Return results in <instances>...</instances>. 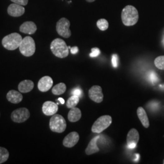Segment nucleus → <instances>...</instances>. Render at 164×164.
Returning a JSON list of instances; mask_svg holds the SVG:
<instances>
[{"label":"nucleus","instance_id":"1","mask_svg":"<svg viewBox=\"0 0 164 164\" xmlns=\"http://www.w3.org/2000/svg\"><path fill=\"white\" fill-rule=\"evenodd\" d=\"M121 18L126 26H132L136 24L139 20V12L136 8L131 5L125 6L122 11Z\"/></svg>","mask_w":164,"mask_h":164},{"label":"nucleus","instance_id":"2","mask_svg":"<svg viewBox=\"0 0 164 164\" xmlns=\"http://www.w3.org/2000/svg\"><path fill=\"white\" fill-rule=\"evenodd\" d=\"M51 50L57 57L63 58L69 55V48L66 42L61 39H56L51 43Z\"/></svg>","mask_w":164,"mask_h":164},{"label":"nucleus","instance_id":"3","mask_svg":"<svg viewBox=\"0 0 164 164\" xmlns=\"http://www.w3.org/2000/svg\"><path fill=\"white\" fill-rule=\"evenodd\" d=\"M23 38L18 33H12L4 37L2 40L3 47L9 51H14L19 48Z\"/></svg>","mask_w":164,"mask_h":164},{"label":"nucleus","instance_id":"4","mask_svg":"<svg viewBox=\"0 0 164 164\" xmlns=\"http://www.w3.org/2000/svg\"><path fill=\"white\" fill-rule=\"evenodd\" d=\"M49 127L52 131L62 133L66 128V122L62 116L55 114L50 119Z\"/></svg>","mask_w":164,"mask_h":164},{"label":"nucleus","instance_id":"5","mask_svg":"<svg viewBox=\"0 0 164 164\" xmlns=\"http://www.w3.org/2000/svg\"><path fill=\"white\" fill-rule=\"evenodd\" d=\"M19 49L21 54L25 57H30L35 52V43L34 39L29 36L23 39L19 46Z\"/></svg>","mask_w":164,"mask_h":164},{"label":"nucleus","instance_id":"6","mask_svg":"<svg viewBox=\"0 0 164 164\" xmlns=\"http://www.w3.org/2000/svg\"><path fill=\"white\" fill-rule=\"evenodd\" d=\"M111 123L112 117L110 116H102L98 118L96 122L93 123L91 128V131L94 133L99 134L108 128Z\"/></svg>","mask_w":164,"mask_h":164},{"label":"nucleus","instance_id":"7","mask_svg":"<svg viewBox=\"0 0 164 164\" xmlns=\"http://www.w3.org/2000/svg\"><path fill=\"white\" fill-rule=\"evenodd\" d=\"M71 23L66 18H62L58 21L56 25V30L58 35L68 39L71 35V31L69 29Z\"/></svg>","mask_w":164,"mask_h":164},{"label":"nucleus","instance_id":"8","mask_svg":"<svg viewBox=\"0 0 164 164\" xmlns=\"http://www.w3.org/2000/svg\"><path fill=\"white\" fill-rule=\"evenodd\" d=\"M30 117V112L26 108H20L14 111L11 114V119L15 123H23Z\"/></svg>","mask_w":164,"mask_h":164},{"label":"nucleus","instance_id":"9","mask_svg":"<svg viewBox=\"0 0 164 164\" xmlns=\"http://www.w3.org/2000/svg\"><path fill=\"white\" fill-rule=\"evenodd\" d=\"M89 97L94 102L101 103L103 100L102 89L100 86L95 85L92 86L89 90Z\"/></svg>","mask_w":164,"mask_h":164},{"label":"nucleus","instance_id":"10","mask_svg":"<svg viewBox=\"0 0 164 164\" xmlns=\"http://www.w3.org/2000/svg\"><path fill=\"white\" fill-rule=\"evenodd\" d=\"M139 140V134L137 130L135 128L131 129L126 136V142L128 147L130 149H133L136 148Z\"/></svg>","mask_w":164,"mask_h":164},{"label":"nucleus","instance_id":"11","mask_svg":"<svg viewBox=\"0 0 164 164\" xmlns=\"http://www.w3.org/2000/svg\"><path fill=\"white\" fill-rule=\"evenodd\" d=\"M80 139L79 134L75 131L70 133L65 137L63 141V145L67 148H72L75 146Z\"/></svg>","mask_w":164,"mask_h":164},{"label":"nucleus","instance_id":"12","mask_svg":"<svg viewBox=\"0 0 164 164\" xmlns=\"http://www.w3.org/2000/svg\"><path fill=\"white\" fill-rule=\"evenodd\" d=\"M58 110L57 104L51 101L45 102L42 107V111L46 116H53Z\"/></svg>","mask_w":164,"mask_h":164},{"label":"nucleus","instance_id":"13","mask_svg":"<svg viewBox=\"0 0 164 164\" xmlns=\"http://www.w3.org/2000/svg\"><path fill=\"white\" fill-rule=\"evenodd\" d=\"M53 85V80L49 76L43 77L38 83V88L41 92H47L51 89Z\"/></svg>","mask_w":164,"mask_h":164},{"label":"nucleus","instance_id":"14","mask_svg":"<svg viewBox=\"0 0 164 164\" xmlns=\"http://www.w3.org/2000/svg\"><path fill=\"white\" fill-rule=\"evenodd\" d=\"M25 12V9L23 6L13 3L9 5L7 8L8 14L14 17H18L23 15Z\"/></svg>","mask_w":164,"mask_h":164},{"label":"nucleus","instance_id":"15","mask_svg":"<svg viewBox=\"0 0 164 164\" xmlns=\"http://www.w3.org/2000/svg\"><path fill=\"white\" fill-rule=\"evenodd\" d=\"M36 25L32 21H26L20 27V31L22 33L32 35L37 31Z\"/></svg>","mask_w":164,"mask_h":164},{"label":"nucleus","instance_id":"16","mask_svg":"<svg viewBox=\"0 0 164 164\" xmlns=\"http://www.w3.org/2000/svg\"><path fill=\"white\" fill-rule=\"evenodd\" d=\"M7 99L12 103L16 104L21 102L23 100V95L15 90H11L7 94Z\"/></svg>","mask_w":164,"mask_h":164},{"label":"nucleus","instance_id":"17","mask_svg":"<svg viewBox=\"0 0 164 164\" xmlns=\"http://www.w3.org/2000/svg\"><path fill=\"white\" fill-rule=\"evenodd\" d=\"M34 87V83L32 80H25L20 82L18 84V90L21 93H27L31 91Z\"/></svg>","mask_w":164,"mask_h":164},{"label":"nucleus","instance_id":"18","mask_svg":"<svg viewBox=\"0 0 164 164\" xmlns=\"http://www.w3.org/2000/svg\"><path fill=\"white\" fill-rule=\"evenodd\" d=\"M137 114L140 121L141 122L143 126L145 128H148L150 126V122L145 109L142 107H139L137 110Z\"/></svg>","mask_w":164,"mask_h":164},{"label":"nucleus","instance_id":"19","mask_svg":"<svg viewBox=\"0 0 164 164\" xmlns=\"http://www.w3.org/2000/svg\"><path fill=\"white\" fill-rule=\"evenodd\" d=\"M82 117V112L78 108H71L69 111L68 118L71 122H76L79 121Z\"/></svg>","mask_w":164,"mask_h":164},{"label":"nucleus","instance_id":"20","mask_svg":"<svg viewBox=\"0 0 164 164\" xmlns=\"http://www.w3.org/2000/svg\"><path fill=\"white\" fill-rule=\"evenodd\" d=\"M99 136H96L91 139L89 142L88 147L85 150V153L87 155H91L99 151V148L97 145V143Z\"/></svg>","mask_w":164,"mask_h":164},{"label":"nucleus","instance_id":"21","mask_svg":"<svg viewBox=\"0 0 164 164\" xmlns=\"http://www.w3.org/2000/svg\"><path fill=\"white\" fill-rule=\"evenodd\" d=\"M66 90V86L63 83H60L56 84L52 89V93L56 96L61 95L65 93Z\"/></svg>","mask_w":164,"mask_h":164},{"label":"nucleus","instance_id":"22","mask_svg":"<svg viewBox=\"0 0 164 164\" xmlns=\"http://www.w3.org/2000/svg\"><path fill=\"white\" fill-rule=\"evenodd\" d=\"M80 101V97L79 96L72 95L67 100L66 107L68 108H72L75 107Z\"/></svg>","mask_w":164,"mask_h":164},{"label":"nucleus","instance_id":"23","mask_svg":"<svg viewBox=\"0 0 164 164\" xmlns=\"http://www.w3.org/2000/svg\"><path fill=\"white\" fill-rule=\"evenodd\" d=\"M9 157V153L8 150L4 147H0V164L7 161Z\"/></svg>","mask_w":164,"mask_h":164},{"label":"nucleus","instance_id":"24","mask_svg":"<svg viewBox=\"0 0 164 164\" xmlns=\"http://www.w3.org/2000/svg\"><path fill=\"white\" fill-rule=\"evenodd\" d=\"M97 26L102 31H105L109 27V23L106 19L102 18L97 21Z\"/></svg>","mask_w":164,"mask_h":164},{"label":"nucleus","instance_id":"25","mask_svg":"<svg viewBox=\"0 0 164 164\" xmlns=\"http://www.w3.org/2000/svg\"><path fill=\"white\" fill-rule=\"evenodd\" d=\"M154 65L156 68L164 70V55L157 57L154 60Z\"/></svg>","mask_w":164,"mask_h":164},{"label":"nucleus","instance_id":"26","mask_svg":"<svg viewBox=\"0 0 164 164\" xmlns=\"http://www.w3.org/2000/svg\"><path fill=\"white\" fill-rule=\"evenodd\" d=\"M149 79H150L151 82H152L153 83H156V82L159 80L157 75L154 72H151L150 73Z\"/></svg>","mask_w":164,"mask_h":164},{"label":"nucleus","instance_id":"27","mask_svg":"<svg viewBox=\"0 0 164 164\" xmlns=\"http://www.w3.org/2000/svg\"><path fill=\"white\" fill-rule=\"evenodd\" d=\"M100 54V51L97 48H94L91 49V53L89 54L91 57H96Z\"/></svg>","mask_w":164,"mask_h":164},{"label":"nucleus","instance_id":"28","mask_svg":"<svg viewBox=\"0 0 164 164\" xmlns=\"http://www.w3.org/2000/svg\"><path fill=\"white\" fill-rule=\"evenodd\" d=\"M112 66L115 68L118 66V56L117 55L114 54L112 56Z\"/></svg>","mask_w":164,"mask_h":164},{"label":"nucleus","instance_id":"29","mask_svg":"<svg viewBox=\"0 0 164 164\" xmlns=\"http://www.w3.org/2000/svg\"><path fill=\"white\" fill-rule=\"evenodd\" d=\"M14 3L20 4L21 6H26L28 3V0H11Z\"/></svg>","mask_w":164,"mask_h":164},{"label":"nucleus","instance_id":"30","mask_svg":"<svg viewBox=\"0 0 164 164\" xmlns=\"http://www.w3.org/2000/svg\"><path fill=\"white\" fill-rule=\"evenodd\" d=\"M72 94L79 96V97L82 95V91L80 88H75L72 91Z\"/></svg>","mask_w":164,"mask_h":164},{"label":"nucleus","instance_id":"31","mask_svg":"<svg viewBox=\"0 0 164 164\" xmlns=\"http://www.w3.org/2000/svg\"><path fill=\"white\" fill-rule=\"evenodd\" d=\"M79 52V48L77 46H74L71 48V52L72 54H76Z\"/></svg>","mask_w":164,"mask_h":164},{"label":"nucleus","instance_id":"32","mask_svg":"<svg viewBox=\"0 0 164 164\" xmlns=\"http://www.w3.org/2000/svg\"><path fill=\"white\" fill-rule=\"evenodd\" d=\"M58 100L61 103V104H63H63L65 103V100H64L63 98L60 97V98H58Z\"/></svg>","mask_w":164,"mask_h":164},{"label":"nucleus","instance_id":"33","mask_svg":"<svg viewBox=\"0 0 164 164\" xmlns=\"http://www.w3.org/2000/svg\"><path fill=\"white\" fill-rule=\"evenodd\" d=\"M87 2H94V1H95L96 0H86Z\"/></svg>","mask_w":164,"mask_h":164},{"label":"nucleus","instance_id":"34","mask_svg":"<svg viewBox=\"0 0 164 164\" xmlns=\"http://www.w3.org/2000/svg\"></svg>","mask_w":164,"mask_h":164}]
</instances>
